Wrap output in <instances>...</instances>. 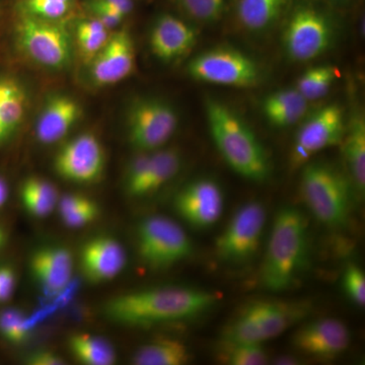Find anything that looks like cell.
Wrapping results in <instances>:
<instances>
[{
	"mask_svg": "<svg viewBox=\"0 0 365 365\" xmlns=\"http://www.w3.org/2000/svg\"><path fill=\"white\" fill-rule=\"evenodd\" d=\"M216 302L217 295L198 288H148L113 297L103 307V313L114 323L148 327L195 318Z\"/></svg>",
	"mask_w": 365,
	"mask_h": 365,
	"instance_id": "1",
	"label": "cell"
},
{
	"mask_svg": "<svg viewBox=\"0 0 365 365\" xmlns=\"http://www.w3.org/2000/svg\"><path fill=\"white\" fill-rule=\"evenodd\" d=\"M205 112L211 136L227 165L250 181H266L271 172L267 151L244 119L215 98H206Z\"/></svg>",
	"mask_w": 365,
	"mask_h": 365,
	"instance_id": "2",
	"label": "cell"
},
{
	"mask_svg": "<svg viewBox=\"0 0 365 365\" xmlns=\"http://www.w3.org/2000/svg\"><path fill=\"white\" fill-rule=\"evenodd\" d=\"M309 254V225L299 209H280L274 220L260 280L273 292L288 289L307 263Z\"/></svg>",
	"mask_w": 365,
	"mask_h": 365,
	"instance_id": "3",
	"label": "cell"
},
{
	"mask_svg": "<svg viewBox=\"0 0 365 365\" xmlns=\"http://www.w3.org/2000/svg\"><path fill=\"white\" fill-rule=\"evenodd\" d=\"M311 304L306 300H255L225 327L222 342L263 345L306 318Z\"/></svg>",
	"mask_w": 365,
	"mask_h": 365,
	"instance_id": "4",
	"label": "cell"
},
{
	"mask_svg": "<svg viewBox=\"0 0 365 365\" xmlns=\"http://www.w3.org/2000/svg\"><path fill=\"white\" fill-rule=\"evenodd\" d=\"M349 180L327 163H306L300 181V192L312 215L331 228L347 222L351 207Z\"/></svg>",
	"mask_w": 365,
	"mask_h": 365,
	"instance_id": "5",
	"label": "cell"
},
{
	"mask_svg": "<svg viewBox=\"0 0 365 365\" xmlns=\"http://www.w3.org/2000/svg\"><path fill=\"white\" fill-rule=\"evenodd\" d=\"M288 13L283 47L290 59L311 61L328 51L335 38V25L325 7L313 0H299Z\"/></svg>",
	"mask_w": 365,
	"mask_h": 365,
	"instance_id": "6",
	"label": "cell"
},
{
	"mask_svg": "<svg viewBox=\"0 0 365 365\" xmlns=\"http://www.w3.org/2000/svg\"><path fill=\"white\" fill-rule=\"evenodd\" d=\"M189 76L211 85L251 88L261 81L257 62L239 50L216 47L197 55L188 64Z\"/></svg>",
	"mask_w": 365,
	"mask_h": 365,
	"instance_id": "7",
	"label": "cell"
},
{
	"mask_svg": "<svg viewBox=\"0 0 365 365\" xmlns=\"http://www.w3.org/2000/svg\"><path fill=\"white\" fill-rule=\"evenodd\" d=\"M140 258L153 269H165L188 258L193 251L191 240L178 223L163 216H150L137 230Z\"/></svg>",
	"mask_w": 365,
	"mask_h": 365,
	"instance_id": "8",
	"label": "cell"
},
{
	"mask_svg": "<svg viewBox=\"0 0 365 365\" xmlns=\"http://www.w3.org/2000/svg\"><path fill=\"white\" fill-rule=\"evenodd\" d=\"M16 36L21 50L40 66L59 71L71 63V38L59 24L24 14Z\"/></svg>",
	"mask_w": 365,
	"mask_h": 365,
	"instance_id": "9",
	"label": "cell"
},
{
	"mask_svg": "<svg viewBox=\"0 0 365 365\" xmlns=\"http://www.w3.org/2000/svg\"><path fill=\"white\" fill-rule=\"evenodd\" d=\"M178 127L174 108L158 98H141L127 117L129 143L139 151H155L168 143Z\"/></svg>",
	"mask_w": 365,
	"mask_h": 365,
	"instance_id": "10",
	"label": "cell"
},
{
	"mask_svg": "<svg viewBox=\"0 0 365 365\" xmlns=\"http://www.w3.org/2000/svg\"><path fill=\"white\" fill-rule=\"evenodd\" d=\"M266 217L265 207L257 201L237 209L216 241L218 258L230 264L250 260L260 246Z\"/></svg>",
	"mask_w": 365,
	"mask_h": 365,
	"instance_id": "11",
	"label": "cell"
},
{
	"mask_svg": "<svg viewBox=\"0 0 365 365\" xmlns=\"http://www.w3.org/2000/svg\"><path fill=\"white\" fill-rule=\"evenodd\" d=\"M346 127L344 112L340 105L329 104L317 110L307 118L297 131L292 148L294 165H306L319 151L340 145Z\"/></svg>",
	"mask_w": 365,
	"mask_h": 365,
	"instance_id": "12",
	"label": "cell"
},
{
	"mask_svg": "<svg viewBox=\"0 0 365 365\" xmlns=\"http://www.w3.org/2000/svg\"><path fill=\"white\" fill-rule=\"evenodd\" d=\"M57 174L67 181L91 184L98 181L105 168V151L98 137L81 134L66 143L54 160Z\"/></svg>",
	"mask_w": 365,
	"mask_h": 365,
	"instance_id": "13",
	"label": "cell"
},
{
	"mask_svg": "<svg viewBox=\"0 0 365 365\" xmlns=\"http://www.w3.org/2000/svg\"><path fill=\"white\" fill-rule=\"evenodd\" d=\"M175 209L192 227L209 228L222 217L225 196L220 185L213 180H196L177 194Z\"/></svg>",
	"mask_w": 365,
	"mask_h": 365,
	"instance_id": "14",
	"label": "cell"
},
{
	"mask_svg": "<svg viewBox=\"0 0 365 365\" xmlns=\"http://www.w3.org/2000/svg\"><path fill=\"white\" fill-rule=\"evenodd\" d=\"M349 330L336 319H319L300 327L292 337L299 351L322 360L339 357L350 345Z\"/></svg>",
	"mask_w": 365,
	"mask_h": 365,
	"instance_id": "15",
	"label": "cell"
},
{
	"mask_svg": "<svg viewBox=\"0 0 365 365\" xmlns=\"http://www.w3.org/2000/svg\"><path fill=\"white\" fill-rule=\"evenodd\" d=\"M91 61V78L98 86L115 85L128 78L135 67V49L128 31L110 36Z\"/></svg>",
	"mask_w": 365,
	"mask_h": 365,
	"instance_id": "16",
	"label": "cell"
},
{
	"mask_svg": "<svg viewBox=\"0 0 365 365\" xmlns=\"http://www.w3.org/2000/svg\"><path fill=\"white\" fill-rule=\"evenodd\" d=\"M126 259L122 245L110 237H93L79 253L81 272L91 283L114 279L123 270Z\"/></svg>",
	"mask_w": 365,
	"mask_h": 365,
	"instance_id": "17",
	"label": "cell"
},
{
	"mask_svg": "<svg viewBox=\"0 0 365 365\" xmlns=\"http://www.w3.org/2000/svg\"><path fill=\"white\" fill-rule=\"evenodd\" d=\"M196 29L170 14H160L150 36L151 51L158 59L172 62L181 58L195 46Z\"/></svg>",
	"mask_w": 365,
	"mask_h": 365,
	"instance_id": "18",
	"label": "cell"
},
{
	"mask_svg": "<svg viewBox=\"0 0 365 365\" xmlns=\"http://www.w3.org/2000/svg\"><path fill=\"white\" fill-rule=\"evenodd\" d=\"M31 271L48 294H59L71 282L73 258L63 247H44L36 250L31 257Z\"/></svg>",
	"mask_w": 365,
	"mask_h": 365,
	"instance_id": "19",
	"label": "cell"
},
{
	"mask_svg": "<svg viewBox=\"0 0 365 365\" xmlns=\"http://www.w3.org/2000/svg\"><path fill=\"white\" fill-rule=\"evenodd\" d=\"M81 116V108L68 96H53L46 103L36 127L41 143L52 144L61 140Z\"/></svg>",
	"mask_w": 365,
	"mask_h": 365,
	"instance_id": "20",
	"label": "cell"
},
{
	"mask_svg": "<svg viewBox=\"0 0 365 365\" xmlns=\"http://www.w3.org/2000/svg\"><path fill=\"white\" fill-rule=\"evenodd\" d=\"M294 2V0H235V14L246 30L264 32L275 26Z\"/></svg>",
	"mask_w": 365,
	"mask_h": 365,
	"instance_id": "21",
	"label": "cell"
},
{
	"mask_svg": "<svg viewBox=\"0 0 365 365\" xmlns=\"http://www.w3.org/2000/svg\"><path fill=\"white\" fill-rule=\"evenodd\" d=\"M309 109V101L297 88H285L264 98L262 111L266 120L278 128L292 126L302 121Z\"/></svg>",
	"mask_w": 365,
	"mask_h": 365,
	"instance_id": "22",
	"label": "cell"
},
{
	"mask_svg": "<svg viewBox=\"0 0 365 365\" xmlns=\"http://www.w3.org/2000/svg\"><path fill=\"white\" fill-rule=\"evenodd\" d=\"M348 173L359 194L365 191V120L359 112L347 122L342 143Z\"/></svg>",
	"mask_w": 365,
	"mask_h": 365,
	"instance_id": "23",
	"label": "cell"
},
{
	"mask_svg": "<svg viewBox=\"0 0 365 365\" xmlns=\"http://www.w3.org/2000/svg\"><path fill=\"white\" fill-rule=\"evenodd\" d=\"M182 165L181 153L175 148L151 151L143 179L133 197L150 195L170 182Z\"/></svg>",
	"mask_w": 365,
	"mask_h": 365,
	"instance_id": "24",
	"label": "cell"
},
{
	"mask_svg": "<svg viewBox=\"0 0 365 365\" xmlns=\"http://www.w3.org/2000/svg\"><path fill=\"white\" fill-rule=\"evenodd\" d=\"M191 359L187 345L172 338H162L141 346L132 357L136 365H182Z\"/></svg>",
	"mask_w": 365,
	"mask_h": 365,
	"instance_id": "25",
	"label": "cell"
},
{
	"mask_svg": "<svg viewBox=\"0 0 365 365\" xmlns=\"http://www.w3.org/2000/svg\"><path fill=\"white\" fill-rule=\"evenodd\" d=\"M74 359L86 365H112L116 362V352L108 341L85 333L73 334L68 341Z\"/></svg>",
	"mask_w": 365,
	"mask_h": 365,
	"instance_id": "26",
	"label": "cell"
},
{
	"mask_svg": "<svg viewBox=\"0 0 365 365\" xmlns=\"http://www.w3.org/2000/svg\"><path fill=\"white\" fill-rule=\"evenodd\" d=\"M21 197L26 211L34 217H46L58 203L57 189L42 178L26 179L21 186Z\"/></svg>",
	"mask_w": 365,
	"mask_h": 365,
	"instance_id": "27",
	"label": "cell"
},
{
	"mask_svg": "<svg viewBox=\"0 0 365 365\" xmlns=\"http://www.w3.org/2000/svg\"><path fill=\"white\" fill-rule=\"evenodd\" d=\"M337 78L335 67L318 66L307 69L297 81V88L307 101H316L327 95Z\"/></svg>",
	"mask_w": 365,
	"mask_h": 365,
	"instance_id": "28",
	"label": "cell"
},
{
	"mask_svg": "<svg viewBox=\"0 0 365 365\" xmlns=\"http://www.w3.org/2000/svg\"><path fill=\"white\" fill-rule=\"evenodd\" d=\"M220 359L232 365H264L268 364V355L262 344L227 343L220 344Z\"/></svg>",
	"mask_w": 365,
	"mask_h": 365,
	"instance_id": "29",
	"label": "cell"
},
{
	"mask_svg": "<svg viewBox=\"0 0 365 365\" xmlns=\"http://www.w3.org/2000/svg\"><path fill=\"white\" fill-rule=\"evenodd\" d=\"M185 16L199 23L211 24L222 18L227 0H173Z\"/></svg>",
	"mask_w": 365,
	"mask_h": 365,
	"instance_id": "30",
	"label": "cell"
},
{
	"mask_svg": "<svg viewBox=\"0 0 365 365\" xmlns=\"http://www.w3.org/2000/svg\"><path fill=\"white\" fill-rule=\"evenodd\" d=\"M30 333V323L19 309L0 312V335L11 344L25 342Z\"/></svg>",
	"mask_w": 365,
	"mask_h": 365,
	"instance_id": "31",
	"label": "cell"
},
{
	"mask_svg": "<svg viewBox=\"0 0 365 365\" xmlns=\"http://www.w3.org/2000/svg\"><path fill=\"white\" fill-rule=\"evenodd\" d=\"M343 287L346 294L355 304H365V275L362 269L356 264H349L343 276Z\"/></svg>",
	"mask_w": 365,
	"mask_h": 365,
	"instance_id": "32",
	"label": "cell"
},
{
	"mask_svg": "<svg viewBox=\"0 0 365 365\" xmlns=\"http://www.w3.org/2000/svg\"><path fill=\"white\" fill-rule=\"evenodd\" d=\"M98 215H100V209H98V204L90 199L88 202L83 204L76 210L61 215V220L66 227L78 228L86 227V225L95 222Z\"/></svg>",
	"mask_w": 365,
	"mask_h": 365,
	"instance_id": "33",
	"label": "cell"
},
{
	"mask_svg": "<svg viewBox=\"0 0 365 365\" xmlns=\"http://www.w3.org/2000/svg\"><path fill=\"white\" fill-rule=\"evenodd\" d=\"M91 11L124 19L133 9V0H93Z\"/></svg>",
	"mask_w": 365,
	"mask_h": 365,
	"instance_id": "34",
	"label": "cell"
},
{
	"mask_svg": "<svg viewBox=\"0 0 365 365\" xmlns=\"http://www.w3.org/2000/svg\"><path fill=\"white\" fill-rule=\"evenodd\" d=\"M109 37V31H105V32L97 34V35L76 37L81 56L88 61L95 58L101 49L104 47Z\"/></svg>",
	"mask_w": 365,
	"mask_h": 365,
	"instance_id": "35",
	"label": "cell"
},
{
	"mask_svg": "<svg viewBox=\"0 0 365 365\" xmlns=\"http://www.w3.org/2000/svg\"><path fill=\"white\" fill-rule=\"evenodd\" d=\"M16 287V273L9 266H0V302L11 299Z\"/></svg>",
	"mask_w": 365,
	"mask_h": 365,
	"instance_id": "36",
	"label": "cell"
},
{
	"mask_svg": "<svg viewBox=\"0 0 365 365\" xmlns=\"http://www.w3.org/2000/svg\"><path fill=\"white\" fill-rule=\"evenodd\" d=\"M26 364L31 365H63L66 361L59 355L54 352L41 350L32 353L26 360Z\"/></svg>",
	"mask_w": 365,
	"mask_h": 365,
	"instance_id": "37",
	"label": "cell"
},
{
	"mask_svg": "<svg viewBox=\"0 0 365 365\" xmlns=\"http://www.w3.org/2000/svg\"><path fill=\"white\" fill-rule=\"evenodd\" d=\"M105 31L109 30H107L105 26L96 18L93 20L83 21L78 24V28H76V37L97 35V34L105 32Z\"/></svg>",
	"mask_w": 365,
	"mask_h": 365,
	"instance_id": "38",
	"label": "cell"
},
{
	"mask_svg": "<svg viewBox=\"0 0 365 365\" xmlns=\"http://www.w3.org/2000/svg\"><path fill=\"white\" fill-rule=\"evenodd\" d=\"M14 83V81H13V79H0V143L7 139L6 133H4V125H2L1 103L4 98L6 97V93L11 90Z\"/></svg>",
	"mask_w": 365,
	"mask_h": 365,
	"instance_id": "39",
	"label": "cell"
},
{
	"mask_svg": "<svg viewBox=\"0 0 365 365\" xmlns=\"http://www.w3.org/2000/svg\"><path fill=\"white\" fill-rule=\"evenodd\" d=\"M7 197H9V188L6 181L0 178V208L6 204Z\"/></svg>",
	"mask_w": 365,
	"mask_h": 365,
	"instance_id": "40",
	"label": "cell"
},
{
	"mask_svg": "<svg viewBox=\"0 0 365 365\" xmlns=\"http://www.w3.org/2000/svg\"><path fill=\"white\" fill-rule=\"evenodd\" d=\"M329 4H335V6H345V4H350L354 0H326Z\"/></svg>",
	"mask_w": 365,
	"mask_h": 365,
	"instance_id": "41",
	"label": "cell"
},
{
	"mask_svg": "<svg viewBox=\"0 0 365 365\" xmlns=\"http://www.w3.org/2000/svg\"><path fill=\"white\" fill-rule=\"evenodd\" d=\"M4 232H2L1 228H0V248H1L2 245H4Z\"/></svg>",
	"mask_w": 365,
	"mask_h": 365,
	"instance_id": "42",
	"label": "cell"
},
{
	"mask_svg": "<svg viewBox=\"0 0 365 365\" xmlns=\"http://www.w3.org/2000/svg\"><path fill=\"white\" fill-rule=\"evenodd\" d=\"M30 1H71V2H73V0H30Z\"/></svg>",
	"mask_w": 365,
	"mask_h": 365,
	"instance_id": "43",
	"label": "cell"
}]
</instances>
